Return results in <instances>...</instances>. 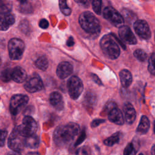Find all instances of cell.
<instances>
[{
	"label": "cell",
	"instance_id": "cell-1",
	"mask_svg": "<svg viewBox=\"0 0 155 155\" xmlns=\"http://www.w3.org/2000/svg\"><path fill=\"white\" fill-rule=\"evenodd\" d=\"M79 125L73 122L58 127L53 133L54 143L59 147H65L73 140L79 133Z\"/></svg>",
	"mask_w": 155,
	"mask_h": 155
},
{
	"label": "cell",
	"instance_id": "cell-2",
	"mask_svg": "<svg viewBox=\"0 0 155 155\" xmlns=\"http://www.w3.org/2000/svg\"><path fill=\"white\" fill-rule=\"evenodd\" d=\"M100 46L103 53L109 59H115L120 54V48L113 34L104 35L100 41Z\"/></svg>",
	"mask_w": 155,
	"mask_h": 155
},
{
	"label": "cell",
	"instance_id": "cell-3",
	"mask_svg": "<svg viewBox=\"0 0 155 155\" xmlns=\"http://www.w3.org/2000/svg\"><path fill=\"white\" fill-rule=\"evenodd\" d=\"M81 27L87 33L95 34L101 30L100 22L97 18L90 12L82 13L79 18Z\"/></svg>",
	"mask_w": 155,
	"mask_h": 155
},
{
	"label": "cell",
	"instance_id": "cell-4",
	"mask_svg": "<svg viewBox=\"0 0 155 155\" xmlns=\"http://www.w3.org/2000/svg\"><path fill=\"white\" fill-rule=\"evenodd\" d=\"M25 137H24L19 131L16 127L12 131L8 139V146L13 151L21 152L23 150L25 145Z\"/></svg>",
	"mask_w": 155,
	"mask_h": 155
},
{
	"label": "cell",
	"instance_id": "cell-5",
	"mask_svg": "<svg viewBox=\"0 0 155 155\" xmlns=\"http://www.w3.org/2000/svg\"><path fill=\"white\" fill-rule=\"evenodd\" d=\"M9 56L12 60H19L23 55L25 49L24 42L18 38L11 39L8 44Z\"/></svg>",
	"mask_w": 155,
	"mask_h": 155
},
{
	"label": "cell",
	"instance_id": "cell-6",
	"mask_svg": "<svg viewBox=\"0 0 155 155\" xmlns=\"http://www.w3.org/2000/svg\"><path fill=\"white\" fill-rule=\"evenodd\" d=\"M20 133L25 137L35 134L37 130L38 125L35 120L31 116H25L21 125L17 126Z\"/></svg>",
	"mask_w": 155,
	"mask_h": 155
},
{
	"label": "cell",
	"instance_id": "cell-7",
	"mask_svg": "<svg viewBox=\"0 0 155 155\" xmlns=\"http://www.w3.org/2000/svg\"><path fill=\"white\" fill-rule=\"evenodd\" d=\"M28 97L27 95L18 94L13 96L10 102V111L13 115L18 114L27 104Z\"/></svg>",
	"mask_w": 155,
	"mask_h": 155
},
{
	"label": "cell",
	"instance_id": "cell-8",
	"mask_svg": "<svg viewBox=\"0 0 155 155\" xmlns=\"http://www.w3.org/2000/svg\"><path fill=\"white\" fill-rule=\"evenodd\" d=\"M104 17L116 27H120L124 25V19L123 16L113 7H106L103 11Z\"/></svg>",
	"mask_w": 155,
	"mask_h": 155
},
{
	"label": "cell",
	"instance_id": "cell-9",
	"mask_svg": "<svg viewBox=\"0 0 155 155\" xmlns=\"http://www.w3.org/2000/svg\"><path fill=\"white\" fill-rule=\"evenodd\" d=\"M67 88L70 97L74 100L79 97L84 89L82 81L76 76L70 78L67 83Z\"/></svg>",
	"mask_w": 155,
	"mask_h": 155
},
{
	"label": "cell",
	"instance_id": "cell-10",
	"mask_svg": "<svg viewBox=\"0 0 155 155\" xmlns=\"http://www.w3.org/2000/svg\"><path fill=\"white\" fill-rule=\"evenodd\" d=\"M24 88L30 93L37 92L43 88V83L38 74H33L27 78L25 81Z\"/></svg>",
	"mask_w": 155,
	"mask_h": 155
},
{
	"label": "cell",
	"instance_id": "cell-11",
	"mask_svg": "<svg viewBox=\"0 0 155 155\" xmlns=\"http://www.w3.org/2000/svg\"><path fill=\"white\" fill-rule=\"evenodd\" d=\"M134 29L137 35L143 39L151 37V31L147 22L144 20H136L134 23Z\"/></svg>",
	"mask_w": 155,
	"mask_h": 155
},
{
	"label": "cell",
	"instance_id": "cell-12",
	"mask_svg": "<svg viewBox=\"0 0 155 155\" xmlns=\"http://www.w3.org/2000/svg\"><path fill=\"white\" fill-rule=\"evenodd\" d=\"M119 35L121 40L128 44L134 45L136 44L137 39L131 30L130 28L127 25H123L119 29Z\"/></svg>",
	"mask_w": 155,
	"mask_h": 155
},
{
	"label": "cell",
	"instance_id": "cell-13",
	"mask_svg": "<svg viewBox=\"0 0 155 155\" xmlns=\"http://www.w3.org/2000/svg\"><path fill=\"white\" fill-rule=\"evenodd\" d=\"M73 67L72 65L68 62H61L56 69L57 76L61 79H65L69 76L73 72Z\"/></svg>",
	"mask_w": 155,
	"mask_h": 155
},
{
	"label": "cell",
	"instance_id": "cell-14",
	"mask_svg": "<svg viewBox=\"0 0 155 155\" xmlns=\"http://www.w3.org/2000/svg\"><path fill=\"white\" fill-rule=\"evenodd\" d=\"M108 118L110 122L117 125H122L124 122V117L120 109L116 107L109 111L107 113Z\"/></svg>",
	"mask_w": 155,
	"mask_h": 155
},
{
	"label": "cell",
	"instance_id": "cell-15",
	"mask_svg": "<svg viewBox=\"0 0 155 155\" xmlns=\"http://www.w3.org/2000/svg\"><path fill=\"white\" fill-rule=\"evenodd\" d=\"M124 113V118L126 122L128 124H131L134 122L136 119V111L131 104L127 102L123 107Z\"/></svg>",
	"mask_w": 155,
	"mask_h": 155
},
{
	"label": "cell",
	"instance_id": "cell-16",
	"mask_svg": "<svg viewBox=\"0 0 155 155\" xmlns=\"http://www.w3.org/2000/svg\"><path fill=\"white\" fill-rule=\"evenodd\" d=\"M15 21L13 15L7 13L0 15V30L5 31L8 29Z\"/></svg>",
	"mask_w": 155,
	"mask_h": 155
},
{
	"label": "cell",
	"instance_id": "cell-17",
	"mask_svg": "<svg viewBox=\"0 0 155 155\" xmlns=\"http://www.w3.org/2000/svg\"><path fill=\"white\" fill-rule=\"evenodd\" d=\"M12 79L18 83H22L27 79V73L21 67H16L12 69Z\"/></svg>",
	"mask_w": 155,
	"mask_h": 155
},
{
	"label": "cell",
	"instance_id": "cell-18",
	"mask_svg": "<svg viewBox=\"0 0 155 155\" xmlns=\"http://www.w3.org/2000/svg\"><path fill=\"white\" fill-rule=\"evenodd\" d=\"M50 104L57 110H62L64 107V101L62 95L57 91L51 93L50 95Z\"/></svg>",
	"mask_w": 155,
	"mask_h": 155
},
{
	"label": "cell",
	"instance_id": "cell-19",
	"mask_svg": "<svg viewBox=\"0 0 155 155\" xmlns=\"http://www.w3.org/2000/svg\"><path fill=\"white\" fill-rule=\"evenodd\" d=\"M120 80L122 85L125 87H128L132 82V75L130 71L124 69L119 73Z\"/></svg>",
	"mask_w": 155,
	"mask_h": 155
},
{
	"label": "cell",
	"instance_id": "cell-20",
	"mask_svg": "<svg viewBox=\"0 0 155 155\" xmlns=\"http://www.w3.org/2000/svg\"><path fill=\"white\" fill-rule=\"evenodd\" d=\"M150 128V121L146 116H142L137 128L136 131L141 134L147 133Z\"/></svg>",
	"mask_w": 155,
	"mask_h": 155
},
{
	"label": "cell",
	"instance_id": "cell-21",
	"mask_svg": "<svg viewBox=\"0 0 155 155\" xmlns=\"http://www.w3.org/2000/svg\"><path fill=\"white\" fill-rule=\"evenodd\" d=\"M39 143V137L36 135H33L25 138V145L30 148H37Z\"/></svg>",
	"mask_w": 155,
	"mask_h": 155
},
{
	"label": "cell",
	"instance_id": "cell-22",
	"mask_svg": "<svg viewBox=\"0 0 155 155\" xmlns=\"http://www.w3.org/2000/svg\"><path fill=\"white\" fill-rule=\"evenodd\" d=\"M35 65L39 69L43 71L46 70L48 66V62L47 58L44 56L39 57L35 61Z\"/></svg>",
	"mask_w": 155,
	"mask_h": 155
},
{
	"label": "cell",
	"instance_id": "cell-23",
	"mask_svg": "<svg viewBox=\"0 0 155 155\" xmlns=\"http://www.w3.org/2000/svg\"><path fill=\"white\" fill-rule=\"evenodd\" d=\"M119 139H120V136H119V133H116L113 134L112 136L105 139L104 141V143L107 146L111 147L118 143L119 141Z\"/></svg>",
	"mask_w": 155,
	"mask_h": 155
},
{
	"label": "cell",
	"instance_id": "cell-24",
	"mask_svg": "<svg viewBox=\"0 0 155 155\" xmlns=\"http://www.w3.org/2000/svg\"><path fill=\"white\" fill-rule=\"evenodd\" d=\"M19 10L20 12L25 14L31 13L33 11V8L31 4L27 1H21Z\"/></svg>",
	"mask_w": 155,
	"mask_h": 155
},
{
	"label": "cell",
	"instance_id": "cell-25",
	"mask_svg": "<svg viewBox=\"0 0 155 155\" xmlns=\"http://www.w3.org/2000/svg\"><path fill=\"white\" fill-rule=\"evenodd\" d=\"M96 101L97 99L96 95L91 92H88L84 98L85 104L90 107L94 106L96 103Z\"/></svg>",
	"mask_w": 155,
	"mask_h": 155
},
{
	"label": "cell",
	"instance_id": "cell-26",
	"mask_svg": "<svg viewBox=\"0 0 155 155\" xmlns=\"http://www.w3.org/2000/svg\"><path fill=\"white\" fill-rule=\"evenodd\" d=\"M12 69L10 68H5L4 70H2L0 75V78L1 81H2L4 82H7L10 81L11 79H12Z\"/></svg>",
	"mask_w": 155,
	"mask_h": 155
},
{
	"label": "cell",
	"instance_id": "cell-27",
	"mask_svg": "<svg viewBox=\"0 0 155 155\" xmlns=\"http://www.w3.org/2000/svg\"><path fill=\"white\" fill-rule=\"evenodd\" d=\"M148 69L151 74L155 76V53H153L149 58Z\"/></svg>",
	"mask_w": 155,
	"mask_h": 155
},
{
	"label": "cell",
	"instance_id": "cell-28",
	"mask_svg": "<svg viewBox=\"0 0 155 155\" xmlns=\"http://www.w3.org/2000/svg\"><path fill=\"white\" fill-rule=\"evenodd\" d=\"M59 8L61 12L65 15H70L71 13V8L67 5V2L65 1H59Z\"/></svg>",
	"mask_w": 155,
	"mask_h": 155
},
{
	"label": "cell",
	"instance_id": "cell-29",
	"mask_svg": "<svg viewBox=\"0 0 155 155\" xmlns=\"http://www.w3.org/2000/svg\"><path fill=\"white\" fill-rule=\"evenodd\" d=\"M134 57L140 61L143 62L147 58V54L145 53V51L141 49H137L134 51Z\"/></svg>",
	"mask_w": 155,
	"mask_h": 155
},
{
	"label": "cell",
	"instance_id": "cell-30",
	"mask_svg": "<svg viewBox=\"0 0 155 155\" xmlns=\"http://www.w3.org/2000/svg\"><path fill=\"white\" fill-rule=\"evenodd\" d=\"M12 9V5L8 2H0V14L5 15L8 13Z\"/></svg>",
	"mask_w": 155,
	"mask_h": 155
},
{
	"label": "cell",
	"instance_id": "cell-31",
	"mask_svg": "<svg viewBox=\"0 0 155 155\" xmlns=\"http://www.w3.org/2000/svg\"><path fill=\"white\" fill-rule=\"evenodd\" d=\"M136 150L132 142L128 143L124 151V155H135Z\"/></svg>",
	"mask_w": 155,
	"mask_h": 155
},
{
	"label": "cell",
	"instance_id": "cell-32",
	"mask_svg": "<svg viewBox=\"0 0 155 155\" xmlns=\"http://www.w3.org/2000/svg\"><path fill=\"white\" fill-rule=\"evenodd\" d=\"M76 155H91L90 149L87 146L81 147L76 150Z\"/></svg>",
	"mask_w": 155,
	"mask_h": 155
},
{
	"label": "cell",
	"instance_id": "cell-33",
	"mask_svg": "<svg viewBox=\"0 0 155 155\" xmlns=\"http://www.w3.org/2000/svg\"><path fill=\"white\" fill-rule=\"evenodd\" d=\"M101 6L102 1H92V7L94 12L97 14L101 15Z\"/></svg>",
	"mask_w": 155,
	"mask_h": 155
},
{
	"label": "cell",
	"instance_id": "cell-34",
	"mask_svg": "<svg viewBox=\"0 0 155 155\" xmlns=\"http://www.w3.org/2000/svg\"><path fill=\"white\" fill-rule=\"evenodd\" d=\"M28 22L27 20L24 19L23 21H22L20 24H19V28L20 30L24 32V33H27L28 30Z\"/></svg>",
	"mask_w": 155,
	"mask_h": 155
},
{
	"label": "cell",
	"instance_id": "cell-35",
	"mask_svg": "<svg viewBox=\"0 0 155 155\" xmlns=\"http://www.w3.org/2000/svg\"><path fill=\"white\" fill-rule=\"evenodd\" d=\"M7 136V131L4 130H0V147L4 146Z\"/></svg>",
	"mask_w": 155,
	"mask_h": 155
},
{
	"label": "cell",
	"instance_id": "cell-36",
	"mask_svg": "<svg viewBox=\"0 0 155 155\" xmlns=\"http://www.w3.org/2000/svg\"><path fill=\"white\" fill-rule=\"evenodd\" d=\"M116 107H117V105L114 102L110 101L105 104L104 107V111L107 113L109 111H110L111 109H113Z\"/></svg>",
	"mask_w": 155,
	"mask_h": 155
},
{
	"label": "cell",
	"instance_id": "cell-37",
	"mask_svg": "<svg viewBox=\"0 0 155 155\" xmlns=\"http://www.w3.org/2000/svg\"><path fill=\"white\" fill-rule=\"evenodd\" d=\"M39 27L41 28H43V29H46L48 27V25H49V24H48V22L47 19H42L40 20L39 22Z\"/></svg>",
	"mask_w": 155,
	"mask_h": 155
},
{
	"label": "cell",
	"instance_id": "cell-38",
	"mask_svg": "<svg viewBox=\"0 0 155 155\" xmlns=\"http://www.w3.org/2000/svg\"><path fill=\"white\" fill-rule=\"evenodd\" d=\"M85 139V132L84 131H82V133L81 134V136L79 137L77 141L76 142V143H75L74 145L77 146V145H79L80 143H81Z\"/></svg>",
	"mask_w": 155,
	"mask_h": 155
},
{
	"label": "cell",
	"instance_id": "cell-39",
	"mask_svg": "<svg viewBox=\"0 0 155 155\" xmlns=\"http://www.w3.org/2000/svg\"><path fill=\"white\" fill-rule=\"evenodd\" d=\"M104 122H105L104 119H95V120H93V122L91 124V125L92 127H97L99 125H100L101 124H102Z\"/></svg>",
	"mask_w": 155,
	"mask_h": 155
},
{
	"label": "cell",
	"instance_id": "cell-40",
	"mask_svg": "<svg viewBox=\"0 0 155 155\" xmlns=\"http://www.w3.org/2000/svg\"><path fill=\"white\" fill-rule=\"evenodd\" d=\"M91 77H92L93 80L96 84H97L98 85H102V82L101 81V80L99 79V78L96 74H91Z\"/></svg>",
	"mask_w": 155,
	"mask_h": 155
},
{
	"label": "cell",
	"instance_id": "cell-41",
	"mask_svg": "<svg viewBox=\"0 0 155 155\" xmlns=\"http://www.w3.org/2000/svg\"><path fill=\"white\" fill-rule=\"evenodd\" d=\"M74 41L73 38L72 37H70L67 41V45L68 46H72L74 45Z\"/></svg>",
	"mask_w": 155,
	"mask_h": 155
},
{
	"label": "cell",
	"instance_id": "cell-42",
	"mask_svg": "<svg viewBox=\"0 0 155 155\" xmlns=\"http://www.w3.org/2000/svg\"><path fill=\"white\" fill-rule=\"evenodd\" d=\"M7 155H21L18 152H15V151H12L10 152L7 154Z\"/></svg>",
	"mask_w": 155,
	"mask_h": 155
},
{
	"label": "cell",
	"instance_id": "cell-43",
	"mask_svg": "<svg viewBox=\"0 0 155 155\" xmlns=\"http://www.w3.org/2000/svg\"><path fill=\"white\" fill-rule=\"evenodd\" d=\"M151 154L152 155H155V145H154L151 150Z\"/></svg>",
	"mask_w": 155,
	"mask_h": 155
},
{
	"label": "cell",
	"instance_id": "cell-44",
	"mask_svg": "<svg viewBox=\"0 0 155 155\" xmlns=\"http://www.w3.org/2000/svg\"><path fill=\"white\" fill-rule=\"evenodd\" d=\"M27 155H40V154L37 152H29L27 154Z\"/></svg>",
	"mask_w": 155,
	"mask_h": 155
},
{
	"label": "cell",
	"instance_id": "cell-45",
	"mask_svg": "<svg viewBox=\"0 0 155 155\" xmlns=\"http://www.w3.org/2000/svg\"><path fill=\"white\" fill-rule=\"evenodd\" d=\"M153 130H154V133L155 134V121L154 122V127H153Z\"/></svg>",
	"mask_w": 155,
	"mask_h": 155
},
{
	"label": "cell",
	"instance_id": "cell-46",
	"mask_svg": "<svg viewBox=\"0 0 155 155\" xmlns=\"http://www.w3.org/2000/svg\"><path fill=\"white\" fill-rule=\"evenodd\" d=\"M1 64V58H0V65Z\"/></svg>",
	"mask_w": 155,
	"mask_h": 155
},
{
	"label": "cell",
	"instance_id": "cell-47",
	"mask_svg": "<svg viewBox=\"0 0 155 155\" xmlns=\"http://www.w3.org/2000/svg\"><path fill=\"white\" fill-rule=\"evenodd\" d=\"M139 155H144V154H142V153H140V154H139Z\"/></svg>",
	"mask_w": 155,
	"mask_h": 155
},
{
	"label": "cell",
	"instance_id": "cell-48",
	"mask_svg": "<svg viewBox=\"0 0 155 155\" xmlns=\"http://www.w3.org/2000/svg\"><path fill=\"white\" fill-rule=\"evenodd\" d=\"M154 39H155V33H154Z\"/></svg>",
	"mask_w": 155,
	"mask_h": 155
}]
</instances>
